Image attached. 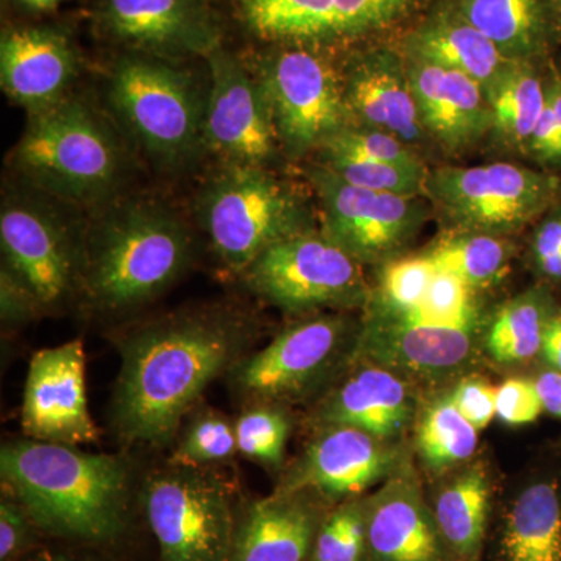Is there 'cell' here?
Instances as JSON below:
<instances>
[{"label":"cell","instance_id":"obj_2","mask_svg":"<svg viewBox=\"0 0 561 561\" xmlns=\"http://www.w3.org/2000/svg\"><path fill=\"white\" fill-rule=\"evenodd\" d=\"M7 493L38 529L90 542L116 540L127 526V461L76 446L18 440L0 451Z\"/></svg>","mask_w":561,"mask_h":561},{"label":"cell","instance_id":"obj_12","mask_svg":"<svg viewBox=\"0 0 561 561\" xmlns=\"http://www.w3.org/2000/svg\"><path fill=\"white\" fill-rule=\"evenodd\" d=\"M242 275L256 294L289 312L356 308L370 294L362 264L317 230L275 243Z\"/></svg>","mask_w":561,"mask_h":561},{"label":"cell","instance_id":"obj_4","mask_svg":"<svg viewBox=\"0 0 561 561\" xmlns=\"http://www.w3.org/2000/svg\"><path fill=\"white\" fill-rule=\"evenodd\" d=\"M190 256V231L164 203H116L88 232L84 287L102 308H131L168 289Z\"/></svg>","mask_w":561,"mask_h":561},{"label":"cell","instance_id":"obj_36","mask_svg":"<svg viewBox=\"0 0 561 561\" xmlns=\"http://www.w3.org/2000/svg\"><path fill=\"white\" fill-rule=\"evenodd\" d=\"M238 449L250 459L276 467L289 438V421L276 409L256 408L243 413L234 426Z\"/></svg>","mask_w":561,"mask_h":561},{"label":"cell","instance_id":"obj_14","mask_svg":"<svg viewBox=\"0 0 561 561\" xmlns=\"http://www.w3.org/2000/svg\"><path fill=\"white\" fill-rule=\"evenodd\" d=\"M206 60L210 88L203 146L219 154L225 164L267 168L278 151L279 139L264 87L221 46Z\"/></svg>","mask_w":561,"mask_h":561},{"label":"cell","instance_id":"obj_18","mask_svg":"<svg viewBox=\"0 0 561 561\" xmlns=\"http://www.w3.org/2000/svg\"><path fill=\"white\" fill-rule=\"evenodd\" d=\"M353 125L389 133L412 149L430 139L420 121L404 55L379 47L354 55L342 70Z\"/></svg>","mask_w":561,"mask_h":561},{"label":"cell","instance_id":"obj_25","mask_svg":"<svg viewBox=\"0 0 561 561\" xmlns=\"http://www.w3.org/2000/svg\"><path fill=\"white\" fill-rule=\"evenodd\" d=\"M413 401L397 373L370 365L334 391L320 416L331 426H350L378 440L400 437L411 423Z\"/></svg>","mask_w":561,"mask_h":561},{"label":"cell","instance_id":"obj_43","mask_svg":"<svg viewBox=\"0 0 561 561\" xmlns=\"http://www.w3.org/2000/svg\"><path fill=\"white\" fill-rule=\"evenodd\" d=\"M545 412L535 382L508 379L496 389V416L512 426H523L538 420Z\"/></svg>","mask_w":561,"mask_h":561},{"label":"cell","instance_id":"obj_31","mask_svg":"<svg viewBox=\"0 0 561 561\" xmlns=\"http://www.w3.org/2000/svg\"><path fill=\"white\" fill-rule=\"evenodd\" d=\"M490 508V481L481 463L472 465L438 494L435 523L454 552L478 556Z\"/></svg>","mask_w":561,"mask_h":561},{"label":"cell","instance_id":"obj_6","mask_svg":"<svg viewBox=\"0 0 561 561\" xmlns=\"http://www.w3.org/2000/svg\"><path fill=\"white\" fill-rule=\"evenodd\" d=\"M197 213L214 253L232 273L245 272L275 243L316 230L305 194L261 165L225 164L203 186Z\"/></svg>","mask_w":561,"mask_h":561},{"label":"cell","instance_id":"obj_21","mask_svg":"<svg viewBox=\"0 0 561 561\" xmlns=\"http://www.w3.org/2000/svg\"><path fill=\"white\" fill-rule=\"evenodd\" d=\"M386 443L356 427L331 426L311 443L284 490L356 496L393 471L397 453Z\"/></svg>","mask_w":561,"mask_h":561},{"label":"cell","instance_id":"obj_37","mask_svg":"<svg viewBox=\"0 0 561 561\" xmlns=\"http://www.w3.org/2000/svg\"><path fill=\"white\" fill-rule=\"evenodd\" d=\"M421 0H335L334 41L357 39L397 24Z\"/></svg>","mask_w":561,"mask_h":561},{"label":"cell","instance_id":"obj_27","mask_svg":"<svg viewBox=\"0 0 561 561\" xmlns=\"http://www.w3.org/2000/svg\"><path fill=\"white\" fill-rule=\"evenodd\" d=\"M502 551L507 561H561V494L557 483L527 486L513 504Z\"/></svg>","mask_w":561,"mask_h":561},{"label":"cell","instance_id":"obj_15","mask_svg":"<svg viewBox=\"0 0 561 561\" xmlns=\"http://www.w3.org/2000/svg\"><path fill=\"white\" fill-rule=\"evenodd\" d=\"M348 320L321 316L280 332L260 353L239 365L234 383L254 400H289L311 389L341 356Z\"/></svg>","mask_w":561,"mask_h":561},{"label":"cell","instance_id":"obj_40","mask_svg":"<svg viewBox=\"0 0 561 561\" xmlns=\"http://www.w3.org/2000/svg\"><path fill=\"white\" fill-rule=\"evenodd\" d=\"M437 273V265L424 253L398 257L386 264L378 287L371 291L391 305H413L424 297Z\"/></svg>","mask_w":561,"mask_h":561},{"label":"cell","instance_id":"obj_13","mask_svg":"<svg viewBox=\"0 0 561 561\" xmlns=\"http://www.w3.org/2000/svg\"><path fill=\"white\" fill-rule=\"evenodd\" d=\"M49 198L41 191L38 195H10L0 213L7 268L32 291L41 308L65 300L84 268V242Z\"/></svg>","mask_w":561,"mask_h":561},{"label":"cell","instance_id":"obj_35","mask_svg":"<svg viewBox=\"0 0 561 561\" xmlns=\"http://www.w3.org/2000/svg\"><path fill=\"white\" fill-rule=\"evenodd\" d=\"M367 511L360 502L343 504L317 531L313 561H362L367 551Z\"/></svg>","mask_w":561,"mask_h":561},{"label":"cell","instance_id":"obj_1","mask_svg":"<svg viewBox=\"0 0 561 561\" xmlns=\"http://www.w3.org/2000/svg\"><path fill=\"white\" fill-rule=\"evenodd\" d=\"M245 331L227 313H184L136 332L122 350L114 424L130 445L173 440L183 416L238 359Z\"/></svg>","mask_w":561,"mask_h":561},{"label":"cell","instance_id":"obj_16","mask_svg":"<svg viewBox=\"0 0 561 561\" xmlns=\"http://www.w3.org/2000/svg\"><path fill=\"white\" fill-rule=\"evenodd\" d=\"M21 419L32 440L79 446L98 438L88 409L83 343L44 348L32 357Z\"/></svg>","mask_w":561,"mask_h":561},{"label":"cell","instance_id":"obj_42","mask_svg":"<svg viewBox=\"0 0 561 561\" xmlns=\"http://www.w3.org/2000/svg\"><path fill=\"white\" fill-rule=\"evenodd\" d=\"M535 267L551 283L561 284V203L538 220L531 239Z\"/></svg>","mask_w":561,"mask_h":561},{"label":"cell","instance_id":"obj_33","mask_svg":"<svg viewBox=\"0 0 561 561\" xmlns=\"http://www.w3.org/2000/svg\"><path fill=\"white\" fill-rule=\"evenodd\" d=\"M416 443L426 467L445 471L474 454L478 430L461 415L451 398H443L430 405L421 416Z\"/></svg>","mask_w":561,"mask_h":561},{"label":"cell","instance_id":"obj_26","mask_svg":"<svg viewBox=\"0 0 561 561\" xmlns=\"http://www.w3.org/2000/svg\"><path fill=\"white\" fill-rule=\"evenodd\" d=\"M512 61L538 62L556 38L548 0H448Z\"/></svg>","mask_w":561,"mask_h":561},{"label":"cell","instance_id":"obj_22","mask_svg":"<svg viewBox=\"0 0 561 561\" xmlns=\"http://www.w3.org/2000/svg\"><path fill=\"white\" fill-rule=\"evenodd\" d=\"M376 561H443L440 531L412 472L401 471L365 505Z\"/></svg>","mask_w":561,"mask_h":561},{"label":"cell","instance_id":"obj_11","mask_svg":"<svg viewBox=\"0 0 561 561\" xmlns=\"http://www.w3.org/2000/svg\"><path fill=\"white\" fill-rule=\"evenodd\" d=\"M320 205V231L359 264H389L411 245L431 213L420 195L353 186L324 165L306 171Z\"/></svg>","mask_w":561,"mask_h":561},{"label":"cell","instance_id":"obj_44","mask_svg":"<svg viewBox=\"0 0 561 561\" xmlns=\"http://www.w3.org/2000/svg\"><path fill=\"white\" fill-rule=\"evenodd\" d=\"M449 398L478 431L485 430L496 415V389L481 379L460 382Z\"/></svg>","mask_w":561,"mask_h":561},{"label":"cell","instance_id":"obj_47","mask_svg":"<svg viewBox=\"0 0 561 561\" xmlns=\"http://www.w3.org/2000/svg\"><path fill=\"white\" fill-rule=\"evenodd\" d=\"M540 354L548 368L561 373V311L556 312L546 328Z\"/></svg>","mask_w":561,"mask_h":561},{"label":"cell","instance_id":"obj_46","mask_svg":"<svg viewBox=\"0 0 561 561\" xmlns=\"http://www.w3.org/2000/svg\"><path fill=\"white\" fill-rule=\"evenodd\" d=\"M535 387H537L538 394L542 409L551 415L561 419V373L548 368L540 373Z\"/></svg>","mask_w":561,"mask_h":561},{"label":"cell","instance_id":"obj_50","mask_svg":"<svg viewBox=\"0 0 561 561\" xmlns=\"http://www.w3.org/2000/svg\"><path fill=\"white\" fill-rule=\"evenodd\" d=\"M549 13L553 25L556 36L561 39V0H548Z\"/></svg>","mask_w":561,"mask_h":561},{"label":"cell","instance_id":"obj_30","mask_svg":"<svg viewBox=\"0 0 561 561\" xmlns=\"http://www.w3.org/2000/svg\"><path fill=\"white\" fill-rule=\"evenodd\" d=\"M243 21L257 36L289 46L334 41L335 0H241Z\"/></svg>","mask_w":561,"mask_h":561},{"label":"cell","instance_id":"obj_49","mask_svg":"<svg viewBox=\"0 0 561 561\" xmlns=\"http://www.w3.org/2000/svg\"><path fill=\"white\" fill-rule=\"evenodd\" d=\"M21 561H90L80 560L76 557L66 556V553L54 552V551H41L32 553V556L25 557Z\"/></svg>","mask_w":561,"mask_h":561},{"label":"cell","instance_id":"obj_23","mask_svg":"<svg viewBox=\"0 0 561 561\" xmlns=\"http://www.w3.org/2000/svg\"><path fill=\"white\" fill-rule=\"evenodd\" d=\"M319 516L300 491L280 490L253 502L236 526L230 561H305Z\"/></svg>","mask_w":561,"mask_h":561},{"label":"cell","instance_id":"obj_20","mask_svg":"<svg viewBox=\"0 0 561 561\" xmlns=\"http://www.w3.org/2000/svg\"><path fill=\"white\" fill-rule=\"evenodd\" d=\"M420 121L443 149L463 151L493 130V113L482 88L457 70L405 55Z\"/></svg>","mask_w":561,"mask_h":561},{"label":"cell","instance_id":"obj_29","mask_svg":"<svg viewBox=\"0 0 561 561\" xmlns=\"http://www.w3.org/2000/svg\"><path fill=\"white\" fill-rule=\"evenodd\" d=\"M486 99L493 113L491 135L505 147L527 153L546 105V76L537 62H513Z\"/></svg>","mask_w":561,"mask_h":561},{"label":"cell","instance_id":"obj_7","mask_svg":"<svg viewBox=\"0 0 561 561\" xmlns=\"http://www.w3.org/2000/svg\"><path fill=\"white\" fill-rule=\"evenodd\" d=\"M108 99L150 157L183 164L203 144L206 102L183 70L157 58H121L111 70Z\"/></svg>","mask_w":561,"mask_h":561},{"label":"cell","instance_id":"obj_9","mask_svg":"<svg viewBox=\"0 0 561 561\" xmlns=\"http://www.w3.org/2000/svg\"><path fill=\"white\" fill-rule=\"evenodd\" d=\"M144 504L160 561H230L238 516L217 476L175 465L150 479Z\"/></svg>","mask_w":561,"mask_h":561},{"label":"cell","instance_id":"obj_17","mask_svg":"<svg viewBox=\"0 0 561 561\" xmlns=\"http://www.w3.org/2000/svg\"><path fill=\"white\" fill-rule=\"evenodd\" d=\"M110 36L153 57H187L220 47V31L206 0H102Z\"/></svg>","mask_w":561,"mask_h":561},{"label":"cell","instance_id":"obj_24","mask_svg":"<svg viewBox=\"0 0 561 561\" xmlns=\"http://www.w3.org/2000/svg\"><path fill=\"white\" fill-rule=\"evenodd\" d=\"M405 55L465 73L485 95L496 88L515 62L505 58L449 2L431 13L408 36Z\"/></svg>","mask_w":561,"mask_h":561},{"label":"cell","instance_id":"obj_39","mask_svg":"<svg viewBox=\"0 0 561 561\" xmlns=\"http://www.w3.org/2000/svg\"><path fill=\"white\" fill-rule=\"evenodd\" d=\"M238 449L236 430L219 415H203L184 435L173 465L202 468L230 460Z\"/></svg>","mask_w":561,"mask_h":561},{"label":"cell","instance_id":"obj_19","mask_svg":"<svg viewBox=\"0 0 561 561\" xmlns=\"http://www.w3.org/2000/svg\"><path fill=\"white\" fill-rule=\"evenodd\" d=\"M79 68V51L60 28L18 27L3 32L0 83L11 101L31 114L68 98Z\"/></svg>","mask_w":561,"mask_h":561},{"label":"cell","instance_id":"obj_32","mask_svg":"<svg viewBox=\"0 0 561 561\" xmlns=\"http://www.w3.org/2000/svg\"><path fill=\"white\" fill-rule=\"evenodd\" d=\"M438 271L451 273L474 289L496 283L507 272L513 245L505 236L456 232L427 250Z\"/></svg>","mask_w":561,"mask_h":561},{"label":"cell","instance_id":"obj_45","mask_svg":"<svg viewBox=\"0 0 561 561\" xmlns=\"http://www.w3.org/2000/svg\"><path fill=\"white\" fill-rule=\"evenodd\" d=\"M41 308L32 291L16 276L3 268L2 271V319L3 321H21Z\"/></svg>","mask_w":561,"mask_h":561},{"label":"cell","instance_id":"obj_28","mask_svg":"<svg viewBox=\"0 0 561 561\" xmlns=\"http://www.w3.org/2000/svg\"><path fill=\"white\" fill-rule=\"evenodd\" d=\"M559 311L551 290L534 287L505 302L486 328L485 346L500 364L534 359L541 351L549 321Z\"/></svg>","mask_w":561,"mask_h":561},{"label":"cell","instance_id":"obj_5","mask_svg":"<svg viewBox=\"0 0 561 561\" xmlns=\"http://www.w3.org/2000/svg\"><path fill=\"white\" fill-rule=\"evenodd\" d=\"M13 165L35 190L65 205L108 202L124 179V150L108 122L79 98L31 114Z\"/></svg>","mask_w":561,"mask_h":561},{"label":"cell","instance_id":"obj_3","mask_svg":"<svg viewBox=\"0 0 561 561\" xmlns=\"http://www.w3.org/2000/svg\"><path fill=\"white\" fill-rule=\"evenodd\" d=\"M356 350L390 371L445 378L467 367L482 335L474 287L438 271L421 300L398 306L368 294Z\"/></svg>","mask_w":561,"mask_h":561},{"label":"cell","instance_id":"obj_34","mask_svg":"<svg viewBox=\"0 0 561 561\" xmlns=\"http://www.w3.org/2000/svg\"><path fill=\"white\" fill-rule=\"evenodd\" d=\"M319 164L353 186L387 194L426 197L431 171L423 161L401 164L360 157H320Z\"/></svg>","mask_w":561,"mask_h":561},{"label":"cell","instance_id":"obj_48","mask_svg":"<svg viewBox=\"0 0 561 561\" xmlns=\"http://www.w3.org/2000/svg\"><path fill=\"white\" fill-rule=\"evenodd\" d=\"M546 92H548L553 116H556L561 133V72L553 62L549 65L548 72H546Z\"/></svg>","mask_w":561,"mask_h":561},{"label":"cell","instance_id":"obj_10","mask_svg":"<svg viewBox=\"0 0 561 561\" xmlns=\"http://www.w3.org/2000/svg\"><path fill=\"white\" fill-rule=\"evenodd\" d=\"M257 79L264 87L278 133L290 157H302L353 125L342 72L330 58L305 46L280 47L262 55Z\"/></svg>","mask_w":561,"mask_h":561},{"label":"cell","instance_id":"obj_41","mask_svg":"<svg viewBox=\"0 0 561 561\" xmlns=\"http://www.w3.org/2000/svg\"><path fill=\"white\" fill-rule=\"evenodd\" d=\"M35 523L16 497L3 494L0 502V561H21L31 548Z\"/></svg>","mask_w":561,"mask_h":561},{"label":"cell","instance_id":"obj_8","mask_svg":"<svg viewBox=\"0 0 561 561\" xmlns=\"http://www.w3.org/2000/svg\"><path fill=\"white\" fill-rule=\"evenodd\" d=\"M561 180L511 162L442 165L430 172L426 198L457 232L508 236L560 202Z\"/></svg>","mask_w":561,"mask_h":561},{"label":"cell","instance_id":"obj_38","mask_svg":"<svg viewBox=\"0 0 561 561\" xmlns=\"http://www.w3.org/2000/svg\"><path fill=\"white\" fill-rule=\"evenodd\" d=\"M321 157H360L411 164L421 158L415 149L376 128L348 125L320 147Z\"/></svg>","mask_w":561,"mask_h":561}]
</instances>
